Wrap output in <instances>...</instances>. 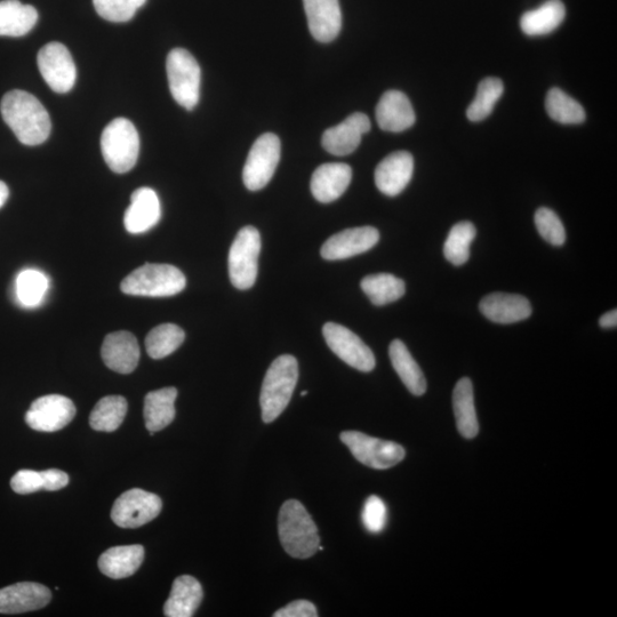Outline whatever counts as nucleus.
Returning <instances> with one entry per match:
<instances>
[{"mask_svg":"<svg viewBox=\"0 0 617 617\" xmlns=\"http://www.w3.org/2000/svg\"><path fill=\"white\" fill-rule=\"evenodd\" d=\"M4 122L24 146H39L51 134L50 115L36 96L15 90L4 95L0 103Z\"/></svg>","mask_w":617,"mask_h":617,"instance_id":"f257e3e1","label":"nucleus"},{"mask_svg":"<svg viewBox=\"0 0 617 617\" xmlns=\"http://www.w3.org/2000/svg\"><path fill=\"white\" fill-rule=\"evenodd\" d=\"M278 532L280 543L293 558L308 559L318 551V528L299 501L288 500L283 504L278 517Z\"/></svg>","mask_w":617,"mask_h":617,"instance_id":"f03ea898","label":"nucleus"},{"mask_svg":"<svg viewBox=\"0 0 617 617\" xmlns=\"http://www.w3.org/2000/svg\"><path fill=\"white\" fill-rule=\"evenodd\" d=\"M299 380L298 360L291 355L278 357L263 380L260 404L262 419L274 422L286 410Z\"/></svg>","mask_w":617,"mask_h":617,"instance_id":"7ed1b4c3","label":"nucleus"},{"mask_svg":"<svg viewBox=\"0 0 617 617\" xmlns=\"http://www.w3.org/2000/svg\"><path fill=\"white\" fill-rule=\"evenodd\" d=\"M187 279L183 272L171 264L147 263L134 270L120 285L124 294L168 298L186 288Z\"/></svg>","mask_w":617,"mask_h":617,"instance_id":"20e7f679","label":"nucleus"},{"mask_svg":"<svg viewBox=\"0 0 617 617\" xmlns=\"http://www.w3.org/2000/svg\"><path fill=\"white\" fill-rule=\"evenodd\" d=\"M101 150L112 172H130L138 162L140 154L138 130L126 118L112 120L102 133Z\"/></svg>","mask_w":617,"mask_h":617,"instance_id":"39448f33","label":"nucleus"},{"mask_svg":"<svg viewBox=\"0 0 617 617\" xmlns=\"http://www.w3.org/2000/svg\"><path fill=\"white\" fill-rule=\"evenodd\" d=\"M166 70L170 91L176 102L194 110L200 95V67L197 60L183 48H174L167 56Z\"/></svg>","mask_w":617,"mask_h":617,"instance_id":"423d86ee","label":"nucleus"},{"mask_svg":"<svg viewBox=\"0 0 617 617\" xmlns=\"http://www.w3.org/2000/svg\"><path fill=\"white\" fill-rule=\"evenodd\" d=\"M261 236L258 229L248 226L240 230L229 252V276L240 291L250 290L259 270Z\"/></svg>","mask_w":617,"mask_h":617,"instance_id":"0eeeda50","label":"nucleus"},{"mask_svg":"<svg viewBox=\"0 0 617 617\" xmlns=\"http://www.w3.org/2000/svg\"><path fill=\"white\" fill-rule=\"evenodd\" d=\"M340 438L355 459L366 467L386 470L405 459L404 447L388 440L367 436L358 431H344Z\"/></svg>","mask_w":617,"mask_h":617,"instance_id":"6e6552de","label":"nucleus"},{"mask_svg":"<svg viewBox=\"0 0 617 617\" xmlns=\"http://www.w3.org/2000/svg\"><path fill=\"white\" fill-rule=\"evenodd\" d=\"M280 155L282 146L276 134H263L254 142L243 171L244 184L248 190L259 191L267 186L276 172Z\"/></svg>","mask_w":617,"mask_h":617,"instance_id":"1a4fd4ad","label":"nucleus"},{"mask_svg":"<svg viewBox=\"0 0 617 617\" xmlns=\"http://www.w3.org/2000/svg\"><path fill=\"white\" fill-rule=\"evenodd\" d=\"M163 509L159 496L133 488L119 496L112 507L111 518L122 528H139L157 518Z\"/></svg>","mask_w":617,"mask_h":617,"instance_id":"9d476101","label":"nucleus"},{"mask_svg":"<svg viewBox=\"0 0 617 617\" xmlns=\"http://www.w3.org/2000/svg\"><path fill=\"white\" fill-rule=\"evenodd\" d=\"M323 335L327 346L344 363L364 373L374 370L376 362L373 351L349 328L327 323L323 327Z\"/></svg>","mask_w":617,"mask_h":617,"instance_id":"9b49d317","label":"nucleus"},{"mask_svg":"<svg viewBox=\"0 0 617 617\" xmlns=\"http://www.w3.org/2000/svg\"><path fill=\"white\" fill-rule=\"evenodd\" d=\"M37 62L40 74L55 93H68L75 86L76 64L63 44L53 42L45 45L38 53Z\"/></svg>","mask_w":617,"mask_h":617,"instance_id":"f8f14e48","label":"nucleus"},{"mask_svg":"<svg viewBox=\"0 0 617 617\" xmlns=\"http://www.w3.org/2000/svg\"><path fill=\"white\" fill-rule=\"evenodd\" d=\"M77 410L72 400L61 395L40 397L31 404L26 422L31 429L55 432L66 428L74 420Z\"/></svg>","mask_w":617,"mask_h":617,"instance_id":"ddd939ff","label":"nucleus"},{"mask_svg":"<svg viewBox=\"0 0 617 617\" xmlns=\"http://www.w3.org/2000/svg\"><path fill=\"white\" fill-rule=\"evenodd\" d=\"M379 240L380 232L373 227L346 229L327 239L320 253L328 261L349 259L372 250Z\"/></svg>","mask_w":617,"mask_h":617,"instance_id":"4468645a","label":"nucleus"},{"mask_svg":"<svg viewBox=\"0 0 617 617\" xmlns=\"http://www.w3.org/2000/svg\"><path fill=\"white\" fill-rule=\"evenodd\" d=\"M370 131V118L362 112H356L341 124L325 131L322 139L323 147L334 156L350 155L359 147L363 136Z\"/></svg>","mask_w":617,"mask_h":617,"instance_id":"2eb2a0df","label":"nucleus"},{"mask_svg":"<svg viewBox=\"0 0 617 617\" xmlns=\"http://www.w3.org/2000/svg\"><path fill=\"white\" fill-rule=\"evenodd\" d=\"M51 590L43 584L22 582L0 589V614H21L42 610L50 604Z\"/></svg>","mask_w":617,"mask_h":617,"instance_id":"dca6fc26","label":"nucleus"},{"mask_svg":"<svg viewBox=\"0 0 617 617\" xmlns=\"http://www.w3.org/2000/svg\"><path fill=\"white\" fill-rule=\"evenodd\" d=\"M414 172V159L410 152L396 151L384 158L375 170V184L382 194L395 197L405 190Z\"/></svg>","mask_w":617,"mask_h":617,"instance_id":"f3484780","label":"nucleus"},{"mask_svg":"<svg viewBox=\"0 0 617 617\" xmlns=\"http://www.w3.org/2000/svg\"><path fill=\"white\" fill-rule=\"evenodd\" d=\"M104 364L119 374H131L140 362V346L135 336L126 331L110 333L101 349Z\"/></svg>","mask_w":617,"mask_h":617,"instance_id":"a211bd4d","label":"nucleus"},{"mask_svg":"<svg viewBox=\"0 0 617 617\" xmlns=\"http://www.w3.org/2000/svg\"><path fill=\"white\" fill-rule=\"evenodd\" d=\"M308 27L312 37L320 43H331L342 28L339 0H303Z\"/></svg>","mask_w":617,"mask_h":617,"instance_id":"6ab92c4d","label":"nucleus"},{"mask_svg":"<svg viewBox=\"0 0 617 617\" xmlns=\"http://www.w3.org/2000/svg\"><path fill=\"white\" fill-rule=\"evenodd\" d=\"M480 312L496 324H515L532 315V306L525 296L493 293L479 303Z\"/></svg>","mask_w":617,"mask_h":617,"instance_id":"aec40b11","label":"nucleus"},{"mask_svg":"<svg viewBox=\"0 0 617 617\" xmlns=\"http://www.w3.org/2000/svg\"><path fill=\"white\" fill-rule=\"evenodd\" d=\"M160 218L162 207L156 191L146 187L136 189L124 216L126 230L133 235L144 234L154 228Z\"/></svg>","mask_w":617,"mask_h":617,"instance_id":"412c9836","label":"nucleus"},{"mask_svg":"<svg viewBox=\"0 0 617 617\" xmlns=\"http://www.w3.org/2000/svg\"><path fill=\"white\" fill-rule=\"evenodd\" d=\"M376 120L381 130L399 133L411 128L416 117L411 101L403 92L388 91L376 107Z\"/></svg>","mask_w":617,"mask_h":617,"instance_id":"4be33fe9","label":"nucleus"},{"mask_svg":"<svg viewBox=\"0 0 617 617\" xmlns=\"http://www.w3.org/2000/svg\"><path fill=\"white\" fill-rule=\"evenodd\" d=\"M351 167L343 163L319 166L312 175L311 192L320 203L328 204L339 199L349 187Z\"/></svg>","mask_w":617,"mask_h":617,"instance_id":"5701e85b","label":"nucleus"},{"mask_svg":"<svg viewBox=\"0 0 617 617\" xmlns=\"http://www.w3.org/2000/svg\"><path fill=\"white\" fill-rule=\"evenodd\" d=\"M203 598L202 584L194 576H179L173 582L170 598L164 605V614L167 617L194 616Z\"/></svg>","mask_w":617,"mask_h":617,"instance_id":"b1692460","label":"nucleus"},{"mask_svg":"<svg viewBox=\"0 0 617 617\" xmlns=\"http://www.w3.org/2000/svg\"><path fill=\"white\" fill-rule=\"evenodd\" d=\"M144 559V548L123 546L110 548L99 558V568L102 574L110 579L120 580L132 576L139 570Z\"/></svg>","mask_w":617,"mask_h":617,"instance_id":"393cba45","label":"nucleus"},{"mask_svg":"<svg viewBox=\"0 0 617 617\" xmlns=\"http://www.w3.org/2000/svg\"><path fill=\"white\" fill-rule=\"evenodd\" d=\"M178 390L173 387L151 391L144 398V420L151 436L164 430L175 419V400Z\"/></svg>","mask_w":617,"mask_h":617,"instance_id":"a878e982","label":"nucleus"},{"mask_svg":"<svg viewBox=\"0 0 617 617\" xmlns=\"http://www.w3.org/2000/svg\"><path fill=\"white\" fill-rule=\"evenodd\" d=\"M453 408L456 420V427L462 437L467 439L475 438L479 434V423L477 419L474 386L468 378L461 379L454 388Z\"/></svg>","mask_w":617,"mask_h":617,"instance_id":"bb28decb","label":"nucleus"},{"mask_svg":"<svg viewBox=\"0 0 617 617\" xmlns=\"http://www.w3.org/2000/svg\"><path fill=\"white\" fill-rule=\"evenodd\" d=\"M37 21L38 12L35 7L24 5L19 0L0 2V36H26L34 29Z\"/></svg>","mask_w":617,"mask_h":617,"instance_id":"cd10ccee","label":"nucleus"},{"mask_svg":"<svg viewBox=\"0 0 617 617\" xmlns=\"http://www.w3.org/2000/svg\"><path fill=\"white\" fill-rule=\"evenodd\" d=\"M566 8L562 0H548L536 10L528 11L520 19L524 34L538 37L551 34L563 23Z\"/></svg>","mask_w":617,"mask_h":617,"instance_id":"c85d7f7f","label":"nucleus"},{"mask_svg":"<svg viewBox=\"0 0 617 617\" xmlns=\"http://www.w3.org/2000/svg\"><path fill=\"white\" fill-rule=\"evenodd\" d=\"M392 366L403 381L408 391L414 396H422L427 391V380L418 363L408 351L405 343L400 340L392 341L389 348Z\"/></svg>","mask_w":617,"mask_h":617,"instance_id":"c756f323","label":"nucleus"},{"mask_svg":"<svg viewBox=\"0 0 617 617\" xmlns=\"http://www.w3.org/2000/svg\"><path fill=\"white\" fill-rule=\"evenodd\" d=\"M368 299L376 307L402 299L406 292L404 280L390 274H378L365 277L360 283Z\"/></svg>","mask_w":617,"mask_h":617,"instance_id":"7c9ffc66","label":"nucleus"},{"mask_svg":"<svg viewBox=\"0 0 617 617\" xmlns=\"http://www.w3.org/2000/svg\"><path fill=\"white\" fill-rule=\"evenodd\" d=\"M127 400L122 396H108L95 405L90 415V426L96 431L114 432L124 422Z\"/></svg>","mask_w":617,"mask_h":617,"instance_id":"2f4dec72","label":"nucleus"},{"mask_svg":"<svg viewBox=\"0 0 617 617\" xmlns=\"http://www.w3.org/2000/svg\"><path fill=\"white\" fill-rule=\"evenodd\" d=\"M546 109L550 118L560 124L576 125L586 120V111L581 104L558 87L548 92Z\"/></svg>","mask_w":617,"mask_h":617,"instance_id":"473e14b6","label":"nucleus"},{"mask_svg":"<svg viewBox=\"0 0 617 617\" xmlns=\"http://www.w3.org/2000/svg\"><path fill=\"white\" fill-rule=\"evenodd\" d=\"M186 339V333L174 324L159 325L146 338V349L152 359H163L173 354Z\"/></svg>","mask_w":617,"mask_h":617,"instance_id":"72a5a7b5","label":"nucleus"},{"mask_svg":"<svg viewBox=\"0 0 617 617\" xmlns=\"http://www.w3.org/2000/svg\"><path fill=\"white\" fill-rule=\"evenodd\" d=\"M477 230L474 224L463 221L451 229L444 245V255L454 266H463L470 258V246L474 242Z\"/></svg>","mask_w":617,"mask_h":617,"instance_id":"f704fd0d","label":"nucleus"},{"mask_svg":"<svg viewBox=\"0 0 617 617\" xmlns=\"http://www.w3.org/2000/svg\"><path fill=\"white\" fill-rule=\"evenodd\" d=\"M503 92L504 85L501 79L488 77L482 80L478 86L476 98L467 110L469 120L477 123L490 116Z\"/></svg>","mask_w":617,"mask_h":617,"instance_id":"c9c22d12","label":"nucleus"},{"mask_svg":"<svg viewBox=\"0 0 617 617\" xmlns=\"http://www.w3.org/2000/svg\"><path fill=\"white\" fill-rule=\"evenodd\" d=\"M48 288V280L42 272L26 270L16 280L19 300L26 307H36L42 302Z\"/></svg>","mask_w":617,"mask_h":617,"instance_id":"e433bc0d","label":"nucleus"},{"mask_svg":"<svg viewBox=\"0 0 617 617\" xmlns=\"http://www.w3.org/2000/svg\"><path fill=\"white\" fill-rule=\"evenodd\" d=\"M147 0H93L95 11L102 19L110 22H127Z\"/></svg>","mask_w":617,"mask_h":617,"instance_id":"4c0bfd02","label":"nucleus"},{"mask_svg":"<svg viewBox=\"0 0 617 617\" xmlns=\"http://www.w3.org/2000/svg\"><path fill=\"white\" fill-rule=\"evenodd\" d=\"M535 226L541 237L552 246H562L566 242V231L562 220L550 208L541 207L535 213Z\"/></svg>","mask_w":617,"mask_h":617,"instance_id":"58836bf2","label":"nucleus"},{"mask_svg":"<svg viewBox=\"0 0 617 617\" xmlns=\"http://www.w3.org/2000/svg\"><path fill=\"white\" fill-rule=\"evenodd\" d=\"M387 507L379 496L372 495L365 502L363 510V523L366 530L371 533H380L387 524Z\"/></svg>","mask_w":617,"mask_h":617,"instance_id":"ea45409f","label":"nucleus"},{"mask_svg":"<svg viewBox=\"0 0 617 617\" xmlns=\"http://www.w3.org/2000/svg\"><path fill=\"white\" fill-rule=\"evenodd\" d=\"M42 474L34 470H20L11 479V487L15 493L27 495L43 490Z\"/></svg>","mask_w":617,"mask_h":617,"instance_id":"a19ab883","label":"nucleus"},{"mask_svg":"<svg viewBox=\"0 0 617 617\" xmlns=\"http://www.w3.org/2000/svg\"><path fill=\"white\" fill-rule=\"evenodd\" d=\"M275 617H317L318 612L314 604L308 600H295L288 604L282 610L274 614Z\"/></svg>","mask_w":617,"mask_h":617,"instance_id":"79ce46f5","label":"nucleus"},{"mask_svg":"<svg viewBox=\"0 0 617 617\" xmlns=\"http://www.w3.org/2000/svg\"><path fill=\"white\" fill-rule=\"evenodd\" d=\"M40 474L43 477V490L45 491H60L69 484V476L62 470L50 469L42 471Z\"/></svg>","mask_w":617,"mask_h":617,"instance_id":"37998d69","label":"nucleus"},{"mask_svg":"<svg viewBox=\"0 0 617 617\" xmlns=\"http://www.w3.org/2000/svg\"><path fill=\"white\" fill-rule=\"evenodd\" d=\"M599 325L603 328H615L617 325V311L611 310L599 319Z\"/></svg>","mask_w":617,"mask_h":617,"instance_id":"c03bdc74","label":"nucleus"},{"mask_svg":"<svg viewBox=\"0 0 617 617\" xmlns=\"http://www.w3.org/2000/svg\"><path fill=\"white\" fill-rule=\"evenodd\" d=\"M8 196H10V190H8L5 182L0 181V208L6 204Z\"/></svg>","mask_w":617,"mask_h":617,"instance_id":"a18cd8bd","label":"nucleus"},{"mask_svg":"<svg viewBox=\"0 0 617 617\" xmlns=\"http://www.w3.org/2000/svg\"><path fill=\"white\" fill-rule=\"evenodd\" d=\"M307 395H308L307 391H302V394H301L302 397L307 396Z\"/></svg>","mask_w":617,"mask_h":617,"instance_id":"49530a36","label":"nucleus"}]
</instances>
